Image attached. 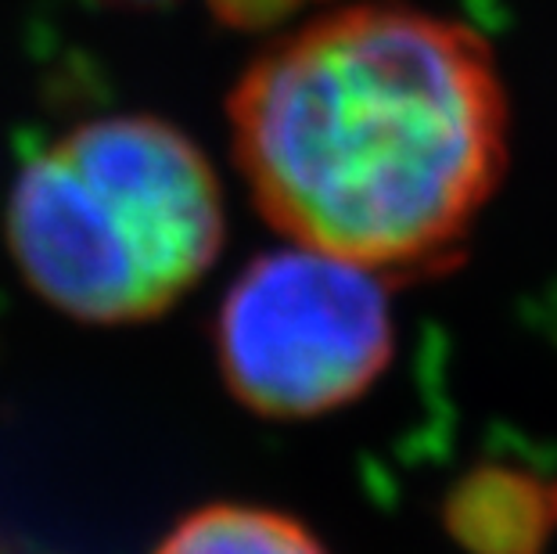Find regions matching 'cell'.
<instances>
[{
    "label": "cell",
    "instance_id": "1",
    "mask_svg": "<svg viewBox=\"0 0 557 554\" xmlns=\"http://www.w3.org/2000/svg\"><path fill=\"white\" fill-rule=\"evenodd\" d=\"M231 130L263 217L374 274L446 267L507 162L490 47L410 8H349L274 44L234 87Z\"/></svg>",
    "mask_w": 557,
    "mask_h": 554
},
{
    "label": "cell",
    "instance_id": "2",
    "mask_svg": "<svg viewBox=\"0 0 557 554\" xmlns=\"http://www.w3.org/2000/svg\"><path fill=\"white\" fill-rule=\"evenodd\" d=\"M4 227L26 285L54 310L137 324L170 310L220 256L223 195L176 126L104 115L22 167Z\"/></svg>",
    "mask_w": 557,
    "mask_h": 554
},
{
    "label": "cell",
    "instance_id": "3",
    "mask_svg": "<svg viewBox=\"0 0 557 554\" xmlns=\"http://www.w3.org/2000/svg\"><path fill=\"white\" fill-rule=\"evenodd\" d=\"M220 374L263 418H317L360 399L393 360L382 274L292 245L252 259L216 321Z\"/></svg>",
    "mask_w": 557,
    "mask_h": 554
},
{
    "label": "cell",
    "instance_id": "4",
    "mask_svg": "<svg viewBox=\"0 0 557 554\" xmlns=\"http://www.w3.org/2000/svg\"><path fill=\"white\" fill-rule=\"evenodd\" d=\"M443 526L468 554H547L557 537V479L515 461H479L449 487Z\"/></svg>",
    "mask_w": 557,
    "mask_h": 554
},
{
    "label": "cell",
    "instance_id": "5",
    "mask_svg": "<svg viewBox=\"0 0 557 554\" xmlns=\"http://www.w3.org/2000/svg\"><path fill=\"white\" fill-rule=\"evenodd\" d=\"M156 554H327L299 518L259 504H209L184 515Z\"/></svg>",
    "mask_w": 557,
    "mask_h": 554
},
{
    "label": "cell",
    "instance_id": "6",
    "mask_svg": "<svg viewBox=\"0 0 557 554\" xmlns=\"http://www.w3.org/2000/svg\"><path fill=\"white\" fill-rule=\"evenodd\" d=\"M216 11L227 22H238V26H263V22H274L277 15L292 8V0H212Z\"/></svg>",
    "mask_w": 557,
    "mask_h": 554
},
{
    "label": "cell",
    "instance_id": "7",
    "mask_svg": "<svg viewBox=\"0 0 557 554\" xmlns=\"http://www.w3.org/2000/svg\"><path fill=\"white\" fill-rule=\"evenodd\" d=\"M101 4H115V8H156L165 0H101Z\"/></svg>",
    "mask_w": 557,
    "mask_h": 554
}]
</instances>
